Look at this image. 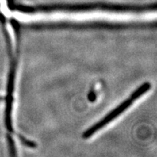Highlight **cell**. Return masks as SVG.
Instances as JSON below:
<instances>
[{
    "instance_id": "2",
    "label": "cell",
    "mask_w": 157,
    "mask_h": 157,
    "mask_svg": "<svg viewBox=\"0 0 157 157\" xmlns=\"http://www.w3.org/2000/svg\"><path fill=\"white\" fill-rule=\"evenodd\" d=\"M151 89V84L149 82H146V83H143L142 85H140L137 89L135 90L134 92L132 93V95L129 96V98L125 100L124 101L122 102L119 106L115 108L111 112L108 113L105 117L103 118L101 121H98V123L95 124L92 127H90L89 129H87L83 133L82 137L84 138L87 139L89 138L91 136L95 134L96 132H98V130L101 129L103 127L106 126L108 124H109L111 121H112L113 119H116L118 116H119L121 113L124 112L127 109H128L129 107L131 106V105L136 101L137 99H138L139 98H140L141 96L144 95L145 93H147L149 90Z\"/></svg>"
},
{
    "instance_id": "1",
    "label": "cell",
    "mask_w": 157,
    "mask_h": 157,
    "mask_svg": "<svg viewBox=\"0 0 157 157\" xmlns=\"http://www.w3.org/2000/svg\"><path fill=\"white\" fill-rule=\"evenodd\" d=\"M156 5L147 6H133V5H113L107 3H85V4H75V5H66V4H57V5L38 6V7H31V6L20 5L18 7L21 13H34L37 12H52V11H87L93 10H105L119 11V12H144L146 10H156Z\"/></svg>"
}]
</instances>
